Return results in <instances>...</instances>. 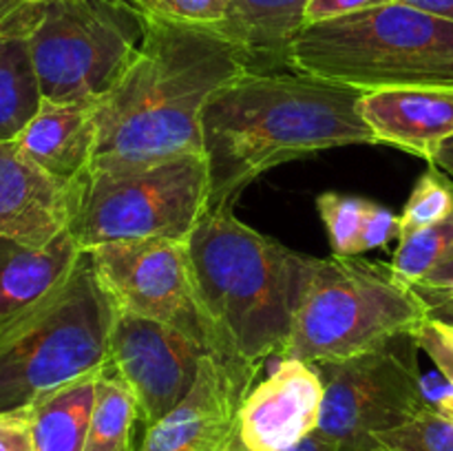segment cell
Returning a JSON list of instances; mask_svg holds the SVG:
<instances>
[{"label": "cell", "instance_id": "cell-1", "mask_svg": "<svg viewBox=\"0 0 453 451\" xmlns=\"http://www.w3.org/2000/svg\"><path fill=\"white\" fill-rule=\"evenodd\" d=\"M365 91L295 69H250L208 97L202 113L208 208H234L279 164L339 146L376 144L361 115Z\"/></svg>", "mask_w": 453, "mask_h": 451}, {"label": "cell", "instance_id": "cell-2", "mask_svg": "<svg viewBox=\"0 0 453 451\" xmlns=\"http://www.w3.org/2000/svg\"><path fill=\"white\" fill-rule=\"evenodd\" d=\"M144 20L140 51L96 106L91 171L203 155L202 113L208 97L252 66L243 49L221 31Z\"/></svg>", "mask_w": 453, "mask_h": 451}, {"label": "cell", "instance_id": "cell-3", "mask_svg": "<svg viewBox=\"0 0 453 451\" xmlns=\"http://www.w3.org/2000/svg\"><path fill=\"white\" fill-rule=\"evenodd\" d=\"M186 250L211 354L257 378L286 352L319 259L257 233L233 208H208Z\"/></svg>", "mask_w": 453, "mask_h": 451}, {"label": "cell", "instance_id": "cell-4", "mask_svg": "<svg viewBox=\"0 0 453 451\" xmlns=\"http://www.w3.org/2000/svg\"><path fill=\"white\" fill-rule=\"evenodd\" d=\"M286 65L365 93L453 88V20L396 0L301 27Z\"/></svg>", "mask_w": 453, "mask_h": 451}, {"label": "cell", "instance_id": "cell-5", "mask_svg": "<svg viewBox=\"0 0 453 451\" xmlns=\"http://www.w3.org/2000/svg\"><path fill=\"white\" fill-rule=\"evenodd\" d=\"M115 314L118 308L84 252L56 290L0 318V414L106 370Z\"/></svg>", "mask_w": 453, "mask_h": 451}, {"label": "cell", "instance_id": "cell-6", "mask_svg": "<svg viewBox=\"0 0 453 451\" xmlns=\"http://www.w3.org/2000/svg\"><path fill=\"white\" fill-rule=\"evenodd\" d=\"M429 312L427 301L389 264L332 255L319 259L281 358L343 361L401 332H416Z\"/></svg>", "mask_w": 453, "mask_h": 451}, {"label": "cell", "instance_id": "cell-7", "mask_svg": "<svg viewBox=\"0 0 453 451\" xmlns=\"http://www.w3.org/2000/svg\"><path fill=\"white\" fill-rule=\"evenodd\" d=\"M203 155L124 171H88L75 186L69 233L84 252L111 241H186L208 210Z\"/></svg>", "mask_w": 453, "mask_h": 451}, {"label": "cell", "instance_id": "cell-8", "mask_svg": "<svg viewBox=\"0 0 453 451\" xmlns=\"http://www.w3.org/2000/svg\"><path fill=\"white\" fill-rule=\"evenodd\" d=\"M146 20L127 0H49L29 35L42 100L100 102L133 62Z\"/></svg>", "mask_w": 453, "mask_h": 451}, {"label": "cell", "instance_id": "cell-9", "mask_svg": "<svg viewBox=\"0 0 453 451\" xmlns=\"http://www.w3.org/2000/svg\"><path fill=\"white\" fill-rule=\"evenodd\" d=\"M416 332L343 361L312 363L326 389L317 432L336 451H370L379 433L423 414Z\"/></svg>", "mask_w": 453, "mask_h": 451}, {"label": "cell", "instance_id": "cell-10", "mask_svg": "<svg viewBox=\"0 0 453 451\" xmlns=\"http://www.w3.org/2000/svg\"><path fill=\"white\" fill-rule=\"evenodd\" d=\"M88 256L119 312L180 327L211 352L186 241H111L88 250Z\"/></svg>", "mask_w": 453, "mask_h": 451}, {"label": "cell", "instance_id": "cell-11", "mask_svg": "<svg viewBox=\"0 0 453 451\" xmlns=\"http://www.w3.org/2000/svg\"><path fill=\"white\" fill-rule=\"evenodd\" d=\"M206 354V345L180 327L119 310L115 314L109 370L131 389L146 429L188 396Z\"/></svg>", "mask_w": 453, "mask_h": 451}, {"label": "cell", "instance_id": "cell-12", "mask_svg": "<svg viewBox=\"0 0 453 451\" xmlns=\"http://www.w3.org/2000/svg\"><path fill=\"white\" fill-rule=\"evenodd\" d=\"M255 380L217 354H206L188 396L146 429L137 451H228Z\"/></svg>", "mask_w": 453, "mask_h": 451}, {"label": "cell", "instance_id": "cell-13", "mask_svg": "<svg viewBox=\"0 0 453 451\" xmlns=\"http://www.w3.org/2000/svg\"><path fill=\"white\" fill-rule=\"evenodd\" d=\"M321 374L312 363L279 358L242 402L234 447L239 451H286L317 432L323 409Z\"/></svg>", "mask_w": 453, "mask_h": 451}, {"label": "cell", "instance_id": "cell-14", "mask_svg": "<svg viewBox=\"0 0 453 451\" xmlns=\"http://www.w3.org/2000/svg\"><path fill=\"white\" fill-rule=\"evenodd\" d=\"M75 186L44 172L16 140H0V237L44 248L69 230Z\"/></svg>", "mask_w": 453, "mask_h": 451}, {"label": "cell", "instance_id": "cell-15", "mask_svg": "<svg viewBox=\"0 0 453 451\" xmlns=\"http://www.w3.org/2000/svg\"><path fill=\"white\" fill-rule=\"evenodd\" d=\"M361 115L376 144L394 146L434 164L442 144L453 137V88L370 91L361 97Z\"/></svg>", "mask_w": 453, "mask_h": 451}, {"label": "cell", "instance_id": "cell-16", "mask_svg": "<svg viewBox=\"0 0 453 451\" xmlns=\"http://www.w3.org/2000/svg\"><path fill=\"white\" fill-rule=\"evenodd\" d=\"M97 102L42 100L16 141L44 172L78 184L93 166L97 146Z\"/></svg>", "mask_w": 453, "mask_h": 451}, {"label": "cell", "instance_id": "cell-17", "mask_svg": "<svg viewBox=\"0 0 453 451\" xmlns=\"http://www.w3.org/2000/svg\"><path fill=\"white\" fill-rule=\"evenodd\" d=\"M40 4L13 0L0 11V140H16L42 104L29 35Z\"/></svg>", "mask_w": 453, "mask_h": 451}, {"label": "cell", "instance_id": "cell-18", "mask_svg": "<svg viewBox=\"0 0 453 451\" xmlns=\"http://www.w3.org/2000/svg\"><path fill=\"white\" fill-rule=\"evenodd\" d=\"M82 255L69 230L44 248L0 237V318L22 312L56 290Z\"/></svg>", "mask_w": 453, "mask_h": 451}, {"label": "cell", "instance_id": "cell-19", "mask_svg": "<svg viewBox=\"0 0 453 451\" xmlns=\"http://www.w3.org/2000/svg\"><path fill=\"white\" fill-rule=\"evenodd\" d=\"M106 370L80 376L22 407L38 451H82L96 409L97 380Z\"/></svg>", "mask_w": 453, "mask_h": 451}, {"label": "cell", "instance_id": "cell-20", "mask_svg": "<svg viewBox=\"0 0 453 451\" xmlns=\"http://www.w3.org/2000/svg\"><path fill=\"white\" fill-rule=\"evenodd\" d=\"M310 0H233V22L226 31L255 69L286 65L288 47L303 27Z\"/></svg>", "mask_w": 453, "mask_h": 451}, {"label": "cell", "instance_id": "cell-21", "mask_svg": "<svg viewBox=\"0 0 453 451\" xmlns=\"http://www.w3.org/2000/svg\"><path fill=\"white\" fill-rule=\"evenodd\" d=\"M140 420L131 389L106 367L97 380L96 409L82 451H137L133 429Z\"/></svg>", "mask_w": 453, "mask_h": 451}, {"label": "cell", "instance_id": "cell-22", "mask_svg": "<svg viewBox=\"0 0 453 451\" xmlns=\"http://www.w3.org/2000/svg\"><path fill=\"white\" fill-rule=\"evenodd\" d=\"M453 250V215L441 224L429 228L416 230L407 237L398 239V248L394 252L392 265L394 274L411 287L429 277Z\"/></svg>", "mask_w": 453, "mask_h": 451}, {"label": "cell", "instance_id": "cell-23", "mask_svg": "<svg viewBox=\"0 0 453 451\" xmlns=\"http://www.w3.org/2000/svg\"><path fill=\"white\" fill-rule=\"evenodd\" d=\"M453 215V180L445 171L429 164L427 171L418 177L407 199L401 221V237L441 224ZM398 237V239H401Z\"/></svg>", "mask_w": 453, "mask_h": 451}, {"label": "cell", "instance_id": "cell-24", "mask_svg": "<svg viewBox=\"0 0 453 451\" xmlns=\"http://www.w3.org/2000/svg\"><path fill=\"white\" fill-rule=\"evenodd\" d=\"M150 20L215 29L226 35L233 22V0H127Z\"/></svg>", "mask_w": 453, "mask_h": 451}, {"label": "cell", "instance_id": "cell-25", "mask_svg": "<svg viewBox=\"0 0 453 451\" xmlns=\"http://www.w3.org/2000/svg\"><path fill=\"white\" fill-rule=\"evenodd\" d=\"M367 199L354 197V195L341 193H321L317 197V210L326 226L327 239H330L332 255L358 256L357 241L365 215Z\"/></svg>", "mask_w": 453, "mask_h": 451}, {"label": "cell", "instance_id": "cell-26", "mask_svg": "<svg viewBox=\"0 0 453 451\" xmlns=\"http://www.w3.org/2000/svg\"><path fill=\"white\" fill-rule=\"evenodd\" d=\"M370 451H453V423L423 411L410 423L379 433Z\"/></svg>", "mask_w": 453, "mask_h": 451}, {"label": "cell", "instance_id": "cell-27", "mask_svg": "<svg viewBox=\"0 0 453 451\" xmlns=\"http://www.w3.org/2000/svg\"><path fill=\"white\" fill-rule=\"evenodd\" d=\"M398 237H401L398 217L383 203L367 199L365 215H363V226L357 241V255L376 250V248H388V243Z\"/></svg>", "mask_w": 453, "mask_h": 451}, {"label": "cell", "instance_id": "cell-28", "mask_svg": "<svg viewBox=\"0 0 453 451\" xmlns=\"http://www.w3.org/2000/svg\"><path fill=\"white\" fill-rule=\"evenodd\" d=\"M420 401L425 411L453 423V380L441 370L420 376Z\"/></svg>", "mask_w": 453, "mask_h": 451}, {"label": "cell", "instance_id": "cell-29", "mask_svg": "<svg viewBox=\"0 0 453 451\" xmlns=\"http://www.w3.org/2000/svg\"><path fill=\"white\" fill-rule=\"evenodd\" d=\"M389 3H396V0H310L303 13V27L314 25V22L334 20V18L365 11V9L383 7Z\"/></svg>", "mask_w": 453, "mask_h": 451}, {"label": "cell", "instance_id": "cell-30", "mask_svg": "<svg viewBox=\"0 0 453 451\" xmlns=\"http://www.w3.org/2000/svg\"><path fill=\"white\" fill-rule=\"evenodd\" d=\"M0 451H38L22 409L0 414Z\"/></svg>", "mask_w": 453, "mask_h": 451}, {"label": "cell", "instance_id": "cell-31", "mask_svg": "<svg viewBox=\"0 0 453 451\" xmlns=\"http://www.w3.org/2000/svg\"><path fill=\"white\" fill-rule=\"evenodd\" d=\"M416 292L427 301L429 308H434V305L442 303V301L453 296V250L425 281H420L416 286Z\"/></svg>", "mask_w": 453, "mask_h": 451}, {"label": "cell", "instance_id": "cell-32", "mask_svg": "<svg viewBox=\"0 0 453 451\" xmlns=\"http://www.w3.org/2000/svg\"><path fill=\"white\" fill-rule=\"evenodd\" d=\"M416 334H418L420 349L432 358L436 370H441L442 374L449 376L453 380V348H449V345L434 332V327L429 325V318L418 327Z\"/></svg>", "mask_w": 453, "mask_h": 451}, {"label": "cell", "instance_id": "cell-33", "mask_svg": "<svg viewBox=\"0 0 453 451\" xmlns=\"http://www.w3.org/2000/svg\"><path fill=\"white\" fill-rule=\"evenodd\" d=\"M401 3L411 4L416 9H423V11L436 13V16L453 20V0H401Z\"/></svg>", "mask_w": 453, "mask_h": 451}, {"label": "cell", "instance_id": "cell-34", "mask_svg": "<svg viewBox=\"0 0 453 451\" xmlns=\"http://www.w3.org/2000/svg\"><path fill=\"white\" fill-rule=\"evenodd\" d=\"M286 451H336V449L326 440V438L321 436V433L314 432V433H310L308 438H303V440L296 442L295 447H290V449H286Z\"/></svg>", "mask_w": 453, "mask_h": 451}, {"label": "cell", "instance_id": "cell-35", "mask_svg": "<svg viewBox=\"0 0 453 451\" xmlns=\"http://www.w3.org/2000/svg\"><path fill=\"white\" fill-rule=\"evenodd\" d=\"M434 164H436L441 171H445L447 175L451 177L453 180V137H449V140L442 144L441 153L436 155V159H434Z\"/></svg>", "mask_w": 453, "mask_h": 451}, {"label": "cell", "instance_id": "cell-36", "mask_svg": "<svg viewBox=\"0 0 453 451\" xmlns=\"http://www.w3.org/2000/svg\"><path fill=\"white\" fill-rule=\"evenodd\" d=\"M429 325L434 327V332H436V334L441 336V339L445 340V343L449 345V348H453V325H451V323L438 321V318L429 317Z\"/></svg>", "mask_w": 453, "mask_h": 451}, {"label": "cell", "instance_id": "cell-37", "mask_svg": "<svg viewBox=\"0 0 453 451\" xmlns=\"http://www.w3.org/2000/svg\"><path fill=\"white\" fill-rule=\"evenodd\" d=\"M429 317H432V318H438V321L451 323V325H453V303H441V305H434L432 312H429Z\"/></svg>", "mask_w": 453, "mask_h": 451}, {"label": "cell", "instance_id": "cell-38", "mask_svg": "<svg viewBox=\"0 0 453 451\" xmlns=\"http://www.w3.org/2000/svg\"><path fill=\"white\" fill-rule=\"evenodd\" d=\"M12 3L13 0H0V11H3V9H7Z\"/></svg>", "mask_w": 453, "mask_h": 451}, {"label": "cell", "instance_id": "cell-39", "mask_svg": "<svg viewBox=\"0 0 453 451\" xmlns=\"http://www.w3.org/2000/svg\"><path fill=\"white\" fill-rule=\"evenodd\" d=\"M22 3H31V4H42V3H49V0H22Z\"/></svg>", "mask_w": 453, "mask_h": 451}, {"label": "cell", "instance_id": "cell-40", "mask_svg": "<svg viewBox=\"0 0 453 451\" xmlns=\"http://www.w3.org/2000/svg\"><path fill=\"white\" fill-rule=\"evenodd\" d=\"M442 303H453V296H449V299H447V301H442ZM438 305H441V303H438Z\"/></svg>", "mask_w": 453, "mask_h": 451}, {"label": "cell", "instance_id": "cell-41", "mask_svg": "<svg viewBox=\"0 0 453 451\" xmlns=\"http://www.w3.org/2000/svg\"><path fill=\"white\" fill-rule=\"evenodd\" d=\"M228 451H239V449H237V447H234V445H233V447H230V449H228Z\"/></svg>", "mask_w": 453, "mask_h": 451}]
</instances>
